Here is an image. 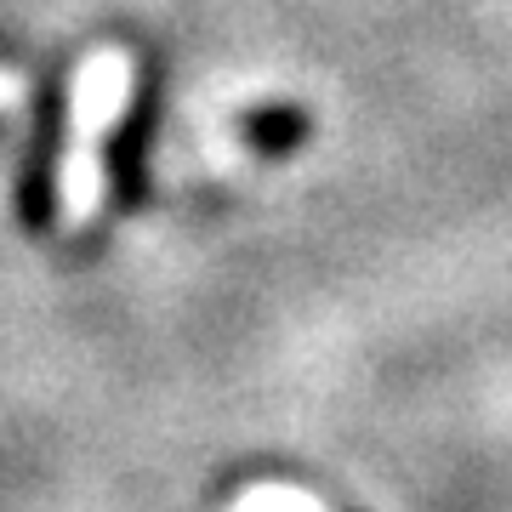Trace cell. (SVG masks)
<instances>
[{"mask_svg":"<svg viewBox=\"0 0 512 512\" xmlns=\"http://www.w3.org/2000/svg\"><path fill=\"white\" fill-rule=\"evenodd\" d=\"M137 97V57L126 46H97L74 63L69 80V126H63V154H57V222L63 234L92 228L103 200H109V148L114 126L126 120Z\"/></svg>","mask_w":512,"mask_h":512,"instance_id":"1","label":"cell"},{"mask_svg":"<svg viewBox=\"0 0 512 512\" xmlns=\"http://www.w3.org/2000/svg\"><path fill=\"white\" fill-rule=\"evenodd\" d=\"M239 512H325V507L313 495L291 490V484H256V490H245Z\"/></svg>","mask_w":512,"mask_h":512,"instance_id":"2","label":"cell"},{"mask_svg":"<svg viewBox=\"0 0 512 512\" xmlns=\"http://www.w3.org/2000/svg\"><path fill=\"white\" fill-rule=\"evenodd\" d=\"M29 103V80L18 69H0V114H18Z\"/></svg>","mask_w":512,"mask_h":512,"instance_id":"3","label":"cell"}]
</instances>
